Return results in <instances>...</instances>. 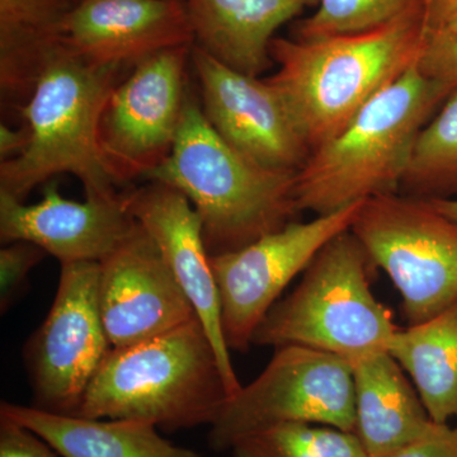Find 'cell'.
Wrapping results in <instances>:
<instances>
[{
  "label": "cell",
  "mask_w": 457,
  "mask_h": 457,
  "mask_svg": "<svg viewBox=\"0 0 457 457\" xmlns=\"http://www.w3.org/2000/svg\"><path fill=\"white\" fill-rule=\"evenodd\" d=\"M0 416L31 429L62 457H201L143 420L64 416L8 402L0 405Z\"/></svg>",
  "instance_id": "19"
},
{
  "label": "cell",
  "mask_w": 457,
  "mask_h": 457,
  "mask_svg": "<svg viewBox=\"0 0 457 457\" xmlns=\"http://www.w3.org/2000/svg\"><path fill=\"white\" fill-rule=\"evenodd\" d=\"M80 0H0L2 98L31 95L45 56L60 40V29Z\"/></svg>",
  "instance_id": "21"
},
{
  "label": "cell",
  "mask_w": 457,
  "mask_h": 457,
  "mask_svg": "<svg viewBox=\"0 0 457 457\" xmlns=\"http://www.w3.org/2000/svg\"><path fill=\"white\" fill-rule=\"evenodd\" d=\"M231 457H370L354 432L312 423H282L245 436Z\"/></svg>",
  "instance_id": "23"
},
{
  "label": "cell",
  "mask_w": 457,
  "mask_h": 457,
  "mask_svg": "<svg viewBox=\"0 0 457 457\" xmlns=\"http://www.w3.org/2000/svg\"><path fill=\"white\" fill-rule=\"evenodd\" d=\"M47 253L31 242L16 240L7 243L0 251V311L8 312L14 302L25 293L27 278L33 267Z\"/></svg>",
  "instance_id": "25"
},
{
  "label": "cell",
  "mask_w": 457,
  "mask_h": 457,
  "mask_svg": "<svg viewBox=\"0 0 457 457\" xmlns=\"http://www.w3.org/2000/svg\"><path fill=\"white\" fill-rule=\"evenodd\" d=\"M399 192L426 201L457 198V89L418 135Z\"/></svg>",
  "instance_id": "22"
},
{
  "label": "cell",
  "mask_w": 457,
  "mask_h": 457,
  "mask_svg": "<svg viewBox=\"0 0 457 457\" xmlns=\"http://www.w3.org/2000/svg\"><path fill=\"white\" fill-rule=\"evenodd\" d=\"M60 41L93 64L132 71L165 50L192 46L185 0H80Z\"/></svg>",
  "instance_id": "15"
},
{
  "label": "cell",
  "mask_w": 457,
  "mask_h": 457,
  "mask_svg": "<svg viewBox=\"0 0 457 457\" xmlns=\"http://www.w3.org/2000/svg\"><path fill=\"white\" fill-rule=\"evenodd\" d=\"M99 262L62 264L49 314L25 347L33 407L75 416L112 350L99 309Z\"/></svg>",
  "instance_id": "9"
},
{
  "label": "cell",
  "mask_w": 457,
  "mask_h": 457,
  "mask_svg": "<svg viewBox=\"0 0 457 457\" xmlns=\"http://www.w3.org/2000/svg\"><path fill=\"white\" fill-rule=\"evenodd\" d=\"M282 423L356 431L351 363L303 345L276 348L263 372L225 403L210 426L207 444L224 453L245 436Z\"/></svg>",
  "instance_id": "8"
},
{
  "label": "cell",
  "mask_w": 457,
  "mask_h": 457,
  "mask_svg": "<svg viewBox=\"0 0 457 457\" xmlns=\"http://www.w3.org/2000/svg\"><path fill=\"white\" fill-rule=\"evenodd\" d=\"M99 264V309L112 348L130 347L197 317L139 222Z\"/></svg>",
  "instance_id": "13"
},
{
  "label": "cell",
  "mask_w": 457,
  "mask_h": 457,
  "mask_svg": "<svg viewBox=\"0 0 457 457\" xmlns=\"http://www.w3.org/2000/svg\"><path fill=\"white\" fill-rule=\"evenodd\" d=\"M203 112L222 140L266 170L297 173L312 149L278 89L192 45Z\"/></svg>",
  "instance_id": "12"
},
{
  "label": "cell",
  "mask_w": 457,
  "mask_h": 457,
  "mask_svg": "<svg viewBox=\"0 0 457 457\" xmlns=\"http://www.w3.org/2000/svg\"><path fill=\"white\" fill-rule=\"evenodd\" d=\"M449 90L418 62L368 102L333 139L312 150L295 176L300 212H335L398 194L418 135Z\"/></svg>",
  "instance_id": "3"
},
{
  "label": "cell",
  "mask_w": 457,
  "mask_h": 457,
  "mask_svg": "<svg viewBox=\"0 0 457 457\" xmlns=\"http://www.w3.org/2000/svg\"><path fill=\"white\" fill-rule=\"evenodd\" d=\"M356 433L370 457H389L422 440L435 420L389 352L352 363Z\"/></svg>",
  "instance_id": "18"
},
{
  "label": "cell",
  "mask_w": 457,
  "mask_h": 457,
  "mask_svg": "<svg viewBox=\"0 0 457 457\" xmlns=\"http://www.w3.org/2000/svg\"><path fill=\"white\" fill-rule=\"evenodd\" d=\"M122 73L93 64L57 41L20 107L29 143L22 154L0 162V194L25 203L37 186L62 173L82 182L86 197L120 194L99 143V122Z\"/></svg>",
  "instance_id": "2"
},
{
  "label": "cell",
  "mask_w": 457,
  "mask_h": 457,
  "mask_svg": "<svg viewBox=\"0 0 457 457\" xmlns=\"http://www.w3.org/2000/svg\"><path fill=\"white\" fill-rule=\"evenodd\" d=\"M192 46L149 57L117 84L99 122V143L119 185L145 179L170 155L186 95Z\"/></svg>",
  "instance_id": "11"
},
{
  "label": "cell",
  "mask_w": 457,
  "mask_h": 457,
  "mask_svg": "<svg viewBox=\"0 0 457 457\" xmlns=\"http://www.w3.org/2000/svg\"><path fill=\"white\" fill-rule=\"evenodd\" d=\"M457 17V0H427L429 31L441 29Z\"/></svg>",
  "instance_id": "30"
},
{
  "label": "cell",
  "mask_w": 457,
  "mask_h": 457,
  "mask_svg": "<svg viewBox=\"0 0 457 457\" xmlns=\"http://www.w3.org/2000/svg\"><path fill=\"white\" fill-rule=\"evenodd\" d=\"M389 353L413 378L436 423L457 418V303L422 323L398 329Z\"/></svg>",
  "instance_id": "20"
},
{
  "label": "cell",
  "mask_w": 457,
  "mask_h": 457,
  "mask_svg": "<svg viewBox=\"0 0 457 457\" xmlns=\"http://www.w3.org/2000/svg\"><path fill=\"white\" fill-rule=\"evenodd\" d=\"M311 17L297 23L294 38L311 41L378 29L409 12L427 5V0H318Z\"/></svg>",
  "instance_id": "24"
},
{
  "label": "cell",
  "mask_w": 457,
  "mask_h": 457,
  "mask_svg": "<svg viewBox=\"0 0 457 457\" xmlns=\"http://www.w3.org/2000/svg\"><path fill=\"white\" fill-rule=\"evenodd\" d=\"M418 66L450 93L457 89V33L429 31Z\"/></svg>",
  "instance_id": "26"
},
{
  "label": "cell",
  "mask_w": 457,
  "mask_h": 457,
  "mask_svg": "<svg viewBox=\"0 0 457 457\" xmlns=\"http://www.w3.org/2000/svg\"><path fill=\"white\" fill-rule=\"evenodd\" d=\"M137 225L125 192L78 203L62 197L59 183L51 179L44 185L40 203L35 204L0 194L3 245L31 242L62 264L106 260Z\"/></svg>",
  "instance_id": "16"
},
{
  "label": "cell",
  "mask_w": 457,
  "mask_h": 457,
  "mask_svg": "<svg viewBox=\"0 0 457 457\" xmlns=\"http://www.w3.org/2000/svg\"><path fill=\"white\" fill-rule=\"evenodd\" d=\"M126 204L145 228L177 282L194 306L218 356L228 395L240 389L221 323L220 297L210 254L204 240L203 221L188 198L177 189L147 182L125 191Z\"/></svg>",
  "instance_id": "14"
},
{
  "label": "cell",
  "mask_w": 457,
  "mask_h": 457,
  "mask_svg": "<svg viewBox=\"0 0 457 457\" xmlns=\"http://www.w3.org/2000/svg\"><path fill=\"white\" fill-rule=\"evenodd\" d=\"M318 0H185L195 44L239 73L260 77L273 65L279 27Z\"/></svg>",
  "instance_id": "17"
},
{
  "label": "cell",
  "mask_w": 457,
  "mask_h": 457,
  "mask_svg": "<svg viewBox=\"0 0 457 457\" xmlns=\"http://www.w3.org/2000/svg\"><path fill=\"white\" fill-rule=\"evenodd\" d=\"M438 29H441V31L457 33V17L453 18V20H451L449 23H446V25ZM438 29H435V31H438Z\"/></svg>",
  "instance_id": "32"
},
{
  "label": "cell",
  "mask_w": 457,
  "mask_h": 457,
  "mask_svg": "<svg viewBox=\"0 0 457 457\" xmlns=\"http://www.w3.org/2000/svg\"><path fill=\"white\" fill-rule=\"evenodd\" d=\"M371 258L350 230L339 234L303 270L299 286L278 300L255 329L252 345H303L353 363L389 352L398 332L392 312L370 286Z\"/></svg>",
  "instance_id": "6"
},
{
  "label": "cell",
  "mask_w": 457,
  "mask_h": 457,
  "mask_svg": "<svg viewBox=\"0 0 457 457\" xmlns=\"http://www.w3.org/2000/svg\"><path fill=\"white\" fill-rule=\"evenodd\" d=\"M429 204L436 210L449 216L453 220L457 221V198H447V200H431Z\"/></svg>",
  "instance_id": "31"
},
{
  "label": "cell",
  "mask_w": 457,
  "mask_h": 457,
  "mask_svg": "<svg viewBox=\"0 0 457 457\" xmlns=\"http://www.w3.org/2000/svg\"><path fill=\"white\" fill-rule=\"evenodd\" d=\"M29 143V131L27 126L14 129L7 123H0V162L9 161L22 154Z\"/></svg>",
  "instance_id": "29"
},
{
  "label": "cell",
  "mask_w": 457,
  "mask_h": 457,
  "mask_svg": "<svg viewBox=\"0 0 457 457\" xmlns=\"http://www.w3.org/2000/svg\"><path fill=\"white\" fill-rule=\"evenodd\" d=\"M53 447L27 427L0 416V457H59Z\"/></svg>",
  "instance_id": "27"
},
{
  "label": "cell",
  "mask_w": 457,
  "mask_h": 457,
  "mask_svg": "<svg viewBox=\"0 0 457 457\" xmlns=\"http://www.w3.org/2000/svg\"><path fill=\"white\" fill-rule=\"evenodd\" d=\"M363 203L317 215L311 221L288 222L245 248L210 255L228 350L245 352L251 347L255 329L287 285L308 269L330 240L350 230Z\"/></svg>",
  "instance_id": "10"
},
{
  "label": "cell",
  "mask_w": 457,
  "mask_h": 457,
  "mask_svg": "<svg viewBox=\"0 0 457 457\" xmlns=\"http://www.w3.org/2000/svg\"><path fill=\"white\" fill-rule=\"evenodd\" d=\"M428 35L425 5L370 31L311 41L275 37L270 50L278 71L266 79L312 152L417 64Z\"/></svg>",
  "instance_id": "1"
},
{
  "label": "cell",
  "mask_w": 457,
  "mask_h": 457,
  "mask_svg": "<svg viewBox=\"0 0 457 457\" xmlns=\"http://www.w3.org/2000/svg\"><path fill=\"white\" fill-rule=\"evenodd\" d=\"M351 231L398 288L409 326L457 303V221L428 201L400 192L370 198Z\"/></svg>",
  "instance_id": "7"
},
{
  "label": "cell",
  "mask_w": 457,
  "mask_h": 457,
  "mask_svg": "<svg viewBox=\"0 0 457 457\" xmlns=\"http://www.w3.org/2000/svg\"><path fill=\"white\" fill-rule=\"evenodd\" d=\"M295 176L254 164L221 139L196 102L187 98L174 145L145 176L188 198L210 255L252 245L294 221L300 212Z\"/></svg>",
  "instance_id": "4"
},
{
  "label": "cell",
  "mask_w": 457,
  "mask_h": 457,
  "mask_svg": "<svg viewBox=\"0 0 457 457\" xmlns=\"http://www.w3.org/2000/svg\"><path fill=\"white\" fill-rule=\"evenodd\" d=\"M228 398L215 348L195 317L164 335L112 348L75 416L143 420L173 433L212 426Z\"/></svg>",
  "instance_id": "5"
},
{
  "label": "cell",
  "mask_w": 457,
  "mask_h": 457,
  "mask_svg": "<svg viewBox=\"0 0 457 457\" xmlns=\"http://www.w3.org/2000/svg\"><path fill=\"white\" fill-rule=\"evenodd\" d=\"M389 457H457V427L436 423L422 440Z\"/></svg>",
  "instance_id": "28"
}]
</instances>
